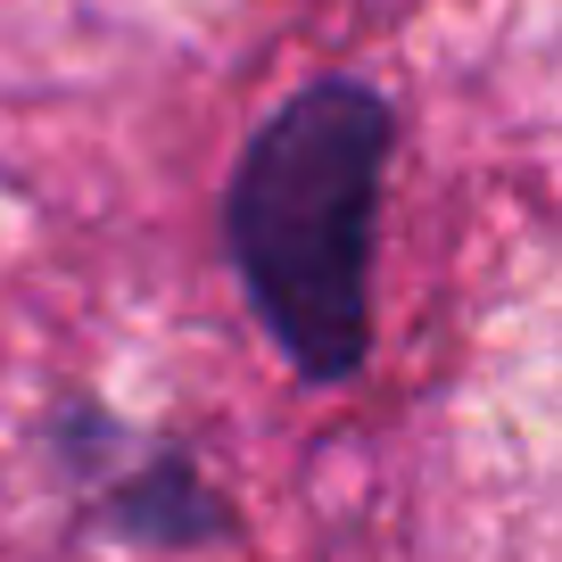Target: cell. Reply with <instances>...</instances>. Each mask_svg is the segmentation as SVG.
Returning <instances> with one entry per match:
<instances>
[{"mask_svg":"<svg viewBox=\"0 0 562 562\" xmlns=\"http://www.w3.org/2000/svg\"><path fill=\"white\" fill-rule=\"evenodd\" d=\"M397 108L364 75H315L248 133L224 182V257L281 364L348 389L372 356V240Z\"/></svg>","mask_w":562,"mask_h":562,"instance_id":"1","label":"cell"},{"mask_svg":"<svg viewBox=\"0 0 562 562\" xmlns=\"http://www.w3.org/2000/svg\"><path fill=\"white\" fill-rule=\"evenodd\" d=\"M58 463L83 480L91 513L124 538H149V546H199V538H224L232 513L224 496L199 480V463L182 447L158 439H133L124 422L91 414V405H58Z\"/></svg>","mask_w":562,"mask_h":562,"instance_id":"2","label":"cell"}]
</instances>
